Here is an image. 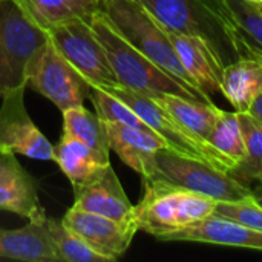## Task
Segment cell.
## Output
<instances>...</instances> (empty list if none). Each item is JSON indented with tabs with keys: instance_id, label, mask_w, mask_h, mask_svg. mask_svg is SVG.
I'll list each match as a JSON object with an SVG mask.
<instances>
[{
	"instance_id": "1",
	"label": "cell",
	"mask_w": 262,
	"mask_h": 262,
	"mask_svg": "<svg viewBox=\"0 0 262 262\" xmlns=\"http://www.w3.org/2000/svg\"><path fill=\"white\" fill-rule=\"evenodd\" d=\"M167 31L206 40L224 66L249 57L226 0H138Z\"/></svg>"
},
{
	"instance_id": "14",
	"label": "cell",
	"mask_w": 262,
	"mask_h": 262,
	"mask_svg": "<svg viewBox=\"0 0 262 262\" xmlns=\"http://www.w3.org/2000/svg\"><path fill=\"white\" fill-rule=\"evenodd\" d=\"M72 207L123 223L134 221V204L111 164L89 183L74 187Z\"/></svg>"
},
{
	"instance_id": "34",
	"label": "cell",
	"mask_w": 262,
	"mask_h": 262,
	"mask_svg": "<svg viewBox=\"0 0 262 262\" xmlns=\"http://www.w3.org/2000/svg\"><path fill=\"white\" fill-rule=\"evenodd\" d=\"M259 181H261V184H262V178H261V180H259Z\"/></svg>"
},
{
	"instance_id": "9",
	"label": "cell",
	"mask_w": 262,
	"mask_h": 262,
	"mask_svg": "<svg viewBox=\"0 0 262 262\" xmlns=\"http://www.w3.org/2000/svg\"><path fill=\"white\" fill-rule=\"evenodd\" d=\"M26 84L8 89L0 98V150L31 160L52 161L54 146L41 134L25 104Z\"/></svg>"
},
{
	"instance_id": "3",
	"label": "cell",
	"mask_w": 262,
	"mask_h": 262,
	"mask_svg": "<svg viewBox=\"0 0 262 262\" xmlns=\"http://www.w3.org/2000/svg\"><path fill=\"white\" fill-rule=\"evenodd\" d=\"M143 196L134 206V221L138 232L158 241L167 238L201 220L215 215L218 201L210 196L152 178L143 180Z\"/></svg>"
},
{
	"instance_id": "10",
	"label": "cell",
	"mask_w": 262,
	"mask_h": 262,
	"mask_svg": "<svg viewBox=\"0 0 262 262\" xmlns=\"http://www.w3.org/2000/svg\"><path fill=\"white\" fill-rule=\"evenodd\" d=\"M48 41V31L38 26L15 0H0V48L15 84L25 83L26 66Z\"/></svg>"
},
{
	"instance_id": "22",
	"label": "cell",
	"mask_w": 262,
	"mask_h": 262,
	"mask_svg": "<svg viewBox=\"0 0 262 262\" xmlns=\"http://www.w3.org/2000/svg\"><path fill=\"white\" fill-rule=\"evenodd\" d=\"M63 114V132L95 150L100 157L111 160V146L106 121L84 106L71 107Z\"/></svg>"
},
{
	"instance_id": "29",
	"label": "cell",
	"mask_w": 262,
	"mask_h": 262,
	"mask_svg": "<svg viewBox=\"0 0 262 262\" xmlns=\"http://www.w3.org/2000/svg\"><path fill=\"white\" fill-rule=\"evenodd\" d=\"M12 86H17L15 84V80H14V75H12V71H11V66L0 48V97L8 91L11 89Z\"/></svg>"
},
{
	"instance_id": "13",
	"label": "cell",
	"mask_w": 262,
	"mask_h": 262,
	"mask_svg": "<svg viewBox=\"0 0 262 262\" xmlns=\"http://www.w3.org/2000/svg\"><path fill=\"white\" fill-rule=\"evenodd\" d=\"M169 32L172 45L178 58L192 80L193 86L204 95L206 100L213 101L212 95L221 94V78L224 63L216 51L203 38Z\"/></svg>"
},
{
	"instance_id": "27",
	"label": "cell",
	"mask_w": 262,
	"mask_h": 262,
	"mask_svg": "<svg viewBox=\"0 0 262 262\" xmlns=\"http://www.w3.org/2000/svg\"><path fill=\"white\" fill-rule=\"evenodd\" d=\"M239 28L249 57L262 60V11L246 0H226Z\"/></svg>"
},
{
	"instance_id": "19",
	"label": "cell",
	"mask_w": 262,
	"mask_h": 262,
	"mask_svg": "<svg viewBox=\"0 0 262 262\" xmlns=\"http://www.w3.org/2000/svg\"><path fill=\"white\" fill-rule=\"evenodd\" d=\"M52 161L57 163L72 187L89 183L111 164V160L100 157L84 143L64 134H61L58 143L54 146Z\"/></svg>"
},
{
	"instance_id": "23",
	"label": "cell",
	"mask_w": 262,
	"mask_h": 262,
	"mask_svg": "<svg viewBox=\"0 0 262 262\" xmlns=\"http://www.w3.org/2000/svg\"><path fill=\"white\" fill-rule=\"evenodd\" d=\"M206 141L215 149L229 172L235 169L246 157V141L238 112L221 109Z\"/></svg>"
},
{
	"instance_id": "18",
	"label": "cell",
	"mask_w": 262,
	"mask_h": 262,
	"mask_svg": "<svg viewBox=\"0 0 262 262\" xmlns=\"http://www.w3.org/2000/svg\"><path fill=\"white\" fill-rule=\"evenodd\" d=\"M262 91V60L243 57L224 66L221 78V95L238 114H247Z\"/></svg>"
},
{
	"instance_id": "26",
	"label": "cell",
	"mask_w": 262,
	"mask_h": 262,
	"mask_svg": "<svg viewBox=\"0 0 262 262\" xmlns=\"http://www.w3.org/2000/svg\"><path fill=\"white\" fill-rule=\"evenodd\" d=\"M88 97L94 104L95 114L101 120L118 123V124H126L130 127H137V129L150 130V127L134 112L132 107H129L121 98L111 94L104 88L97 86V84H89Z\"/></svg>"
},
{
	"instance_id": "35",
	"label": "cell",
	"mask_w": 262,
	"mask_h": 262,
	"mask_svg": "<svg viewBox=\"0 0 262 262\" xmlns=\"http://www.w3.org/2000/svg\"><path fill=\"white\" fill-rule=\"evenodd\" d=\"M98 2H100V0H98Z\"/></svg>"
},
{
	"instance_id": "20",
	"label": "cell",
	"mask_w": 262,
	"mask_h": 262,
	"mask_svg": "<svg viewBox=\"0 0 262 262\" xmlns=\"http://www.w3.org/2000/svg\"><path fill=\"white\" fill-rule=\"evenodd\" d=\"M155 98L181 126L203 140H207L221 107L215 106L213 101L187 98L175 94H160Z\"/></svg>"
},
{
	"instance_id": "28",
	"label": "cell",
	"mask_w": 262,
	"mask_h": 262,
	"mask_svg": "<svg viewBox=\"0 0 262 262\" xmlns=\"http://www.w3.org/2000/svg\"><path fill=\"white\" fill-rule=\"evenodd\" d=\"M215 215L236 221L243 226L262 230V206L255 200L253 193L249 198L233 203H218Z\"/></svg>"
},
{
	"instance_id": "32",
	"label": "cell",
	"mask_w": 262,
	"mask_h": 262,
	"mask_svg": "<svg viewBox=\"0 0 262 262\" xmlns=\"http://www.w3.org/2000/svg\"><path fill=\"white\" fill-rule=\"evenodd\" d=\"M246 2H249V3H252V5H256V6L262 5V0H246Z\"/></svg>"
},
{
	"instance_id": "4",
	"label": "cell",
	"mask_w": 262,
	"mask_h": 262,
	"mask_svg": "<svg viewBox=\"0 0 262 262\" xmlns=\"http://www.w3.org/2000/svg\"><path fill=\"white\" fill-rule=\"evenodd\" d=\"M100 9L138 51L204 98L184 71L167 29L138 0H100Z\"/></svg>"
},
{
	"instance_id": "31",
	"label": "cell",
	"mask_w": 262,
	"mask_h": 262,
	"mask_svg": "<svg viewBox=\"0 0 262 262\" xmlns=\"http://www.w3.org/2000/svg\"><path fill=\"white\" fill-rule=\"evenodd\" d=\"M252 192H253L255 200L262 206V187H259V189H252Z\"/></svg>"
},
{
	"instance_id": "21",
	"label": "cell",
	"mask_w": 262,
	"mask_h": 262,
	"mask_svg": "<svg viewBox=\"0 0 262 262\" xmlns=\"http://www.w3.org/2000/svg\"><path fill=\"white\" fill-rule=\"evenodd\" d=\"M43 29L72 18H91L100 9L98 0H15Z\"/></svg>"
},
{
	"instance_id": "30",
	"label": "cell",
	"mask_w": 262,
	"mask_h": 262,
	"mask_svg": "<svg viewBox=\"0 0 262 262\" xmlns=\"http://www.w3.org/2000/svg\"><path fill=\"white\" fill-rule=\"evenodd\" d=\"M247 114H250V115L255 117L259 123H262V91L259 92V95L255 98V101L252 103V106H250V109H249Z\"/></svg>"
},
{
	"instance_id": "11",
	"label": "cell",
	"mask_w": 262,
	"mask_h": 262,
	"mask_svg": "<svg viewBox=\"0 0 262 262\" xmlns=\"http://www.w3.org/2000/svg\"><path fill=\"white\" fill-rule=\"evenodd\" d=\"M61 221L109 262L118 261L127 252L138 232L135 221L123 223L72 206L66 210Z\"/></svg>"
},
{
	"instance_id": "17",
	"label": "cell",
	"mask_w": 262,
	"mask_h": 262,
	"mask_svg": "<svg viewBox=\"0 0 262 262\" xmlns=\"http://www.w3.org/2000/svg\"><path fill=\"white\" fill-rule=\"evenodd\" d=\"M45 221H28L26 226L14 230L0 229V258L25 262H61Z\"/></svg>"
},
{
	"instance_id": "15",
	"label": "cell",
	"mask_w": 262,
	"mask_h": 262,
	"mask_svg": "<svg viewBox=\"0 0 262 262\" xmlns=\"http://www.w3.org/2000/svg\"><path fill=\"white\" fill-rule=\"evenodd\" d=\"M111 150L143 180L155 175L157 152L169 149L167 143L152 130L137 129L126 124L106 121Z\"/></svg>"
},
{
	"instance_id": "5",
	"label": "cell",
	"mask_w": 262,
	"mask_h": 262,
	"mask_svg": "<svg viewBox=\"0 0 262 262\" xmlns=\"http://www.w3.org/2000/svg\"><path fill=\"white\" fill-rule=\"evenodd\" d=\"M155 161L157 169L152 178L210 196L218 203L241 201L253 193L252 187L239 183L227 170L204 160L161 149L157 152Z\"/></svg>"
},
{
	"instance_id": "12",
	"label": "cell",
	"mask_w": 262,
	"mask_h": 262,
	"mask_svg": "<svg viewBox=\"0 0 262 262\" xmlns=\"http://www.w3.org/2000/svg\"><path fill=\"white\" fill-rule=\"evenodd\" d=\"M0 210L28 221L40 223L48 218L40 203L35 180L14 154L3 150H0Z\"/></svg>"
},
{
	"instance_id": "8",
	"label": "cell",
	"mask_w": 262,
	"mask_h": 262,
	"mask_svg": "<svg viewBox=\"0 0 262 262\" xmlns=\"http://www.w3.org/2000/svg\"><path fill=\"white\" fill-rule=\"evenodd\" d=\"M49 40L58 52L78 71L88 84H115L106 51L88 18H72L48 29Z\"/></svg>"
},
{
	"instance_id": "6",
	"label": "cell",
	"mask_w": 262,
	"mask_h": 262,
	"mask_svg": "<svg viewBox=\"0 0 262 262\" xmlns=\"http://www.w3.org/2000/svg\"><path fill=\"white\" fill-rule=\"evenodd\" d=\"M101 88L117 95L129 107H132L134 112L150 127V130H154L167 143L170 150L198 160H204L223 170H227L226 164L215 152V149L206 140L200 138L198 135L192 134L184 126H181L155 98L124 88L118 83Z\"/></svg>"
},
{
	"instance_id": "16",
	"label": "cell",
	"mask_w": 262,
	"mask_h": 262,
	"mask_svg": "<svg viewBox=\"0 0 262 262\" xmlns=\"http://www.w3.org/2000/svg\"><path fill=\"white\" fill-rule=\"evenodd\" d=\"M166 243H200L262 252V230L212 215L170 235Z\"/></svg>"
},
{
	"instance_id": "24",
	"label": "cell",
	"mask_w": 262,
	"mask_h": 262,
	"mask_svg": "<svg viewBox=\"0 0 262 262\" xmlns=\"http://www.w3.org/2000/svg\"><path fill=\"white\" fill-rule=\"evenodd\" d=\"M238 118L246 141V157L229 173L252 187V183L262 178V123L250 114H238Z\"/></svg>"
},
{
	"instance_id": "33",
	"label": "cell",
	"mask_w": 262,
	"mask_h": 262,
	"mask_svg": "<svg viewBox=\"0 0 262 262\" xmlns=\"http://www.w3.org/2000/svg\"><path fill=\"white\" fill-rule=\"evenodd\" d=\"M259 9H261V11H262V5H259Z\"/></svg>"
},
{
	"instance_id": "2",
	"label": "cell",
	"mask_w": 262,
	"mask_h": 262,
	"mask_svg": "<svg viewBox=\"0 0 262 262\" xmlns=\"http://www.w3.org/2000/svg\"><path fill=\"white\" fill-rule=\"evenodd\" d=\"M89 23L106 51L118 84L149 97L175 94L187 98L204 100L138 51L114 26L101 9L92 14Z\"/></svg>"
},
{
	"instance_id": "25",
	"label": "cell",
	"mask_w": 262,
	"mask_h": 262,
	"mask_svg": "<svg viewBox=\"0 0 262 262\" xmlns=\"http://www.w3.org/2000/svg\"><path fill=\"white\" fill-rule=\"evenodd\" d=\"M48 233L55 246L60 261L66 262H109V259L89 247L61 220L46 218Z\"/></svg>"
},
{
	"instance_id": "7",
	"label": "cell",
	"mask_w": 262,
	"mask_h": 262,
	"mask_svg": "<svg viewBox=\"0 0 262 262\" xmlns=\"http://www.w3.org/2000/svg\"><path fill=\"white\" fill-rule=\"evenodd\" d=\"M26 88L48 98L63 112L83 106L89 84L49 40L25 69Z\"/></svg>"
}]
</instances>
